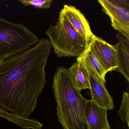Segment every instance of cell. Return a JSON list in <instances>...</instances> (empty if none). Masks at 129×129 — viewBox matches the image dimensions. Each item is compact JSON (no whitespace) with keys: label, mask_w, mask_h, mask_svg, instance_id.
Returning <instances> with one entry per match:
<instances>
[{"label":"cell","mask_w":129,"mask_h":129,"mask_svg":"<svg viewBox=\"0 0 129 129\" xmlns=\"http://www.w3.org/2000/svg\"><path fill=\"white\" fill-rule=\"evenodd\" d=\"M49 39L0 61V108L28 118L46 84L45 68L51 53Z\"/></svg>","instance_id":"6da1fadb"},{"label":"cell","mask_w":129,"mask_h":129,"mask_svg":"<svg viewBox=\"0 0 129 129\" xmlns=\"http://www.w3.org/2000/svg\"><path fill=\"white\" fill-rule=\"evenodd\" d=\"M52 87L58 121L63 129H86L84 111L87 100L75 86L68 69L57 67Z\"/></svg>","instance_id":"7a4b0ae2"},{"label":"cell","mask_w":129,"mask_h":129,"mask_svg":"<svg viewBox=\"0 0 129 129\" xmlns=\"http://www.w3.org/2000/svg\"><path fill=\"white\" fill-rule=\"evenodd\" d=\"M51 47L57 57H80L88 49L89 44L69 22L61 11L58 21L46 31Z\"/></svg>","instance_id":"3957f363"},{"label":"cell","mask_w":129,"mask_h":129,"mask_svg":"<svg viewBox=\"0 0 129 129\" xmlns=\"http://www.w3.org/2000/svg\"><path fill=\"white\" fill-rule=\"evenodd\" d=\"M40 40L22 23H13L0 17V61L25 50Z\"/></svg>","instance_id":"277c9868"},{"label":"cell","mask_w":129,"mask_h":129,"mask_svg":"<svg viewBox=\"0 0 129 129\" xmlns=\"http://www.w3.org/2000/svg\"><path fill=\"white\" fill-rule=\"evenodd\" d=\"M112 27L129 39V0H99Z\"/></svg>","instance_id":"5b68a950"},{"label":"cell","mask_w":129,"mask_h":129,"mask_svg":"<svg viewBox=\"0 0 129 129\" xmlns=\"http://www.w3.org/2000/svg\"><path fill=\"white\" fill-rule=\"evenodd\" d=\"M88 49L101 65L106 74L109 72L115 71L118 66L114 45H111L94 35Z\"/></svg>","instance_id":"8992f818"},{"label":"cell","mask_w":129,"mask_h":129,"mask_svg":"<svg viewBox=\"0 0 129 129\" xmlns=\"http://www.w3.org/2000/svg\"><path fill=\"white\" fill-rule=\"evenodd\" d=\"M77 58L83 62L88 72L91 100L99 106L106 109L107 111L113 110L114 108V102L106 89L105 83L96 74L90 66L79 58Z\"/></svg>","instance_id":"52a82bcc"},{"label":"cell","mask_w":129,"mask_h":129,"mask_svg":"<svg viewBox=\"0 0 129 129\" xmlns=\"http://www.w3.org/2000/svg\"><path fill=\"white\" fill-rule=\"evenodd\" d=\"M61 11L73 28L89 44L94 35L84 15L75 7L64 5Z\"/></svg>","instance_id":"ba28073f"},{"label":"cell","mask_w":129,"mask_h":129,"mask_svg":"<svg viewBox=\"0 0 129 129\" xmlns=\"http://www.w3.org/2000/svg\"><path fill=\"white\" fill-rule=\"evenodd\" d=\"M107 111L91 100H87L84 111V121L87 129H111Z\"/></svg>","instance_id":"9c48e42d"},{"label":"cell","mask_w":129,"mask_h":129,"mask_svg":"<svg viewBox=\"0 0 129 129\" xmlns=\"http://www.w3.org/2000/svg\"><path fill=\"white\" fill-rule=\"evenodd\" d=\"M118 42L114 45L118 67L115 71L120 73L129 82V39L116 34Z\"/></svg>","instance_id":"30bf717a"},{"label":"cell","mask_w":129,"mask_h":129,"mask_svg":"<svg viewBox=\"0 0 129 129\" xmlns=\"http://www.w3.org/2000/svg\"><path fill=\"white\" fill-rule=\"evenodd\" d=\"M68 69L75 86L80 92L83 89H90L88 72L81 60L77 58V61Z\"/></svg>","instance_id":"8fae6325"},{"label":"cell","mask_w":129,"mask_h":129,"mask_svg":"<svg viewBox=\"0 0 129 129\" xmlns=\"http://www.w3.org/2000/svg\"><path fill=\"white\" fill-rule=\"evenodd\" d=\"M0 117L15 124L22 129H41L43 126L41 123L36 119L18 116L6 111L1 108Z\"/></svg>","instance_id":"7c38bea8"},{"label":"cell","mask_w":129,"mask_h":129,"mask_svg":"<svg viewBox=\"0 0 129 129\" xmlns=\"http://www.w3.org/2000/svg\"><path fill=\"white\" fill-rule=\"evenodd\" d=\"M78 58L83 60L85 63L90 66L95 72L96 74L104 82L106 83L105 79L106 74L105 71L101 65L99 63L97 59L90 52L89 49Z\"/></svg>","instance_id":"4fadbf2b"},{"label":"cell","mask_w":129,"mask_h":129,"mask_svg":"<svg viewBox=\"0 0 129 129\" xmlns=\"http://www.w3.org/2000/svg\"><path fill=\"white\" fill-rule=\"evenodd\" d=\"M129 93L124 92L120 108L117 112L121 120L129 127Z\"/></svg>","instance_id":"5bb4252c"},{"label":"cell","mask_w":129,"mask_h":129,"mask_svg":"<svg viewBox=\"0 0 129 129\" xmlns=\"http://www.w3.org/2000/svg\"><path fill=\"white\" fill-rule=\"evenodd\" d=\"M18 2L24 6L34 7L37 9H49L53 0H18Z\"/></svg>","instance_id":"9a60e30c"}]
</instances>
